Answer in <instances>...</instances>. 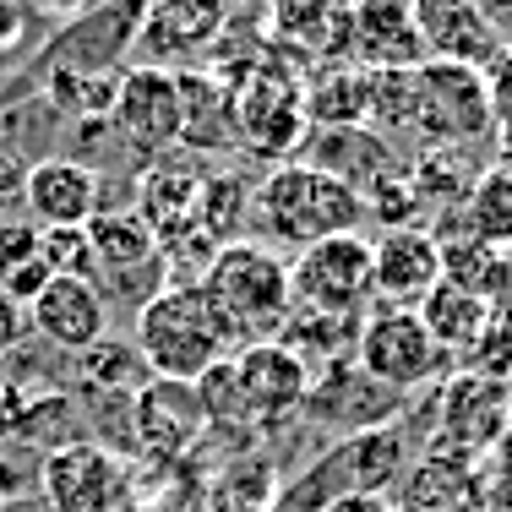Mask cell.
<instances>
[{
	"mask_svg": "<svg viewBox=\"0 0 512 512\" xmlns=\"http://www.w3.org/2000/svg\"><path fill=\"white\" fill-rule=\"evenodd\" d=\"M251 224L267 235L262 246L306 251L327 235H360V224H371V218H365V197L355 186H344V180L289 158V164H273L256 180Z\"/></svg>",
	"mask_w": 512,
	"mask_h": 512,
	"instance_id": "1",
	"label": "cell"
},
{
	"mask_svg": "<svg viewBox=\"0 0 512 512\" xmlns=\"http://www.w3.org/2000/svg\"><path fill=\"white\" fill-rule=\"evenodd\" d=\"M131 344L142 349V360H148V371L158 382H186V387H197L213 365H224L235 355V338H229L224 316L213 311L202 284H186V278H169L137 311Z\"/></svg>",
	"mask_w": 512,
	"mask_h": 512,
	"instance_id": "2",
	"label": "cell"
},
{
	"mask_svg": "<svg viewBox=\"0 0 512 512\" xmlns=\"http://www.w3.org/2000/svg\"><path fill=\"white\" fill-rule=\"evenodd\" d=\"M197 284L213 300V311L224 316L235 349L278 338V327L289 316V262L273 246H262V240L218 246Z\"/></svg>",
	"mask_w": 512,
	"mask_h": 512,
	"instance_id": "3",
	"label": "cell"
},
{
	"mask_svg": "<svg viewBox=\"0 0 512 512\" xmlns=\"http://www.w3.org/2000/svg\"><path fill=\"white\" fill-rule=\"evenodd\" d=\"M229 88H235V137L251 158H262L273 169V164H289V153L306 148V137H311L306 77H295L284 55H273L267 66L246 71Z\"/></svg>",
	"mask_w": 512,
	"mask_h": 512,
	"instance_id": "4",
	"label": "cell"
},
{
	"mask_svg": "<svg viewBox=\"0 0 512 512\" xmlns=\"http://www.w3.org/2000/svg\"><path fill=\"white\" fill-rule=\"evenodd\" d=\"M289 306L333 322H360L376 306L371 284V235H327L316 246L295 251L289 262Z\"/></svg>",
	"mask_w": 512,
	"mask_h": 512,
	"instance_id": "5",
	"label": "cell"
},
{
	"mask_svg": "<svg viewBox=\"0 0 512 512\" xmlns=\"http://www.w3.org/2000/svg\"><path fill=\"white\" fill-rule=\"evenodd\" d=\"M414 142L420 148H480L491 142V93L485 71L425 60L414 71Z\"/></svg>",
	"mask_w": 512,
	"mask_h": 512,
	"instance_id": "6",
	"label": "cell"
},
{
	"mask_svg": "<svg viewBox=\"0 0 512 512\" xmlns=\"http://www.w3.org/2000/svg\"><path fill=\"white\" fill-rule=\"evenodd\" d=\"M365 376L387 393H414V387L436 382L447 355L436 349V338L425 333L420 311L409 306H371L355 327V355Z\"/></svg>",
	"mask_w": 512,
	"mask_h": 512,
	"instance_id": "7",
	"label": "cell"
},
{
	"mask_svg": "<svg viewBox=\"0 0 512 512\" xmlns=\"http://www.w3.org/2000/svg\"><path fill=\"white\" fill-rule=\"evenodd\" d=\"M44 512H115L131 507V458L109 453L93 436L44 453L39 463Z\"/></svg>",
	"mask_w": 512,
	"mask_h": 512,
	"instance_id": "8",
	"label": "cell"
},
{
	"mask_svg": "<svg viewBox=\"0 0 512 512\" xmlns=\"http://www.w3.org/2000/svg\"><path fill=\"white\" fill-rule=\"evenodd\" d=\"M109 126L131 158H164L180 148V77L169 66H126L115 77Z\"/></svg>",
	"mask_w": 512,
	"mask_h": 512,
	"instance_id": "9",
	"label": "cell"
},
{
	"mask_svg": "<svg viewBox=\"0 0 512 512\" xmlns=\"http://www.w3.org/2000/svg\"><path fill=\"white\" fill-rule=\"evenodd\" d=\"M224 371H229V393H235V420L256 425V431H273V425H284L295 409H306L311 371L289 355L278 338L235 349V355L224 360Z\"/></svg>",
	"mask_w": 512,
	"mask_h": 512,
	"instance_id": "10",
	"label": "cell"
},
{
	"mask_svg": "<svg viewBox=\"0 0 512 512\" xmlns=\"http://www.w3.org/2000/svg\"><path fill=\"white\" fill-rule=\"evenodd\" d=\"M235 17V0H142L137 22V55L142 66H169L186 71L207 60L218 33Z\"/></svg>",
	"mask_w": 512,
	"mask_h": 512,
	"instance_id": "11",
	"label": "cell"
},
{
	"mask_svg": "<svg viewBox=\"0 0 512 512\" xmlns=\"http://www.w3.org/2000/svg\"><path fill=\"white\" fill-rule=\"evenodd\" d=\"M409 6H414V28H420L425 60L485 71L502 55L507 33L480 0H409Z\"/></svg>",
	"mask_w": 512,
	"mask_h": 512,
	"instance_id": "12",
	"label": "cell"
},
{
	"mask_svg": "<svg viewBox=\"0 0 512 512\" xmlns=\"http://www.w3.org/2000/svg\"><path fill=\"white\" fill-rule=\"evenodd\" d=\"M344 60L360 71H420L425 44L409 0H355L344 28Z\"/></svg>",
	"mask_w": 512,
	"mask_h": 512,
	"instance_id": "13",
	"label": "cell"
},
{
	"mask_svg": "<svg viewBox=\"0 0 512 512\" xmlns=\"http://www.w3.org/2000/svg\"><path fill=\"white\" fill-rule=\"evenodd\" d=\"M22 207L33 229H88L99 213V169H88L71 153H44L33 158L22 180Z\"/></svg>",
	"mask_w": 512,
	"mask_h": 512,
	"instance_id": "14",
	"label": "cell"
},
{
	"mask_svg": "<svg viewBox=\"0 0 512 512\" xmlns=\"http://www.w3.org/2000/svg\"><path fill=\"white\" fill-rule=\"evenodd\" d=\"M371 284L376 306H420L442 284V246L425 224H398L371 240Z\"/></svg>",
	"mask_w": 512,
	"mask_h": 512,
	"instance_id": "15",
	"label": "cell"
},
{
	"mask_svg": "<svg viewBox=\"0 0 512 512\" xmlns=\"http://www.w3.org/2000/svg\"><path fill=\"white\" fill-rule=\"evenodd\" d=\"M137 22H142V0H104L88 6L82 17L66 22V33L55 39V66H71L82 77H115V60L126 50H137Z\"/></svg>",
	"mask_w": 512,
	"mask_h": 512,
	"instance_id": "16",
	"label": "cell"
},
{
	"mask_svg": "<svg viewBox=\"0 0 512 512\" xmlns=\"http://www.w3.org/2000/svg\"><path fill=\"white\" fill-rule=\"evenodd\" d=\"M28 327L44 338L50 349L77 360L82 349H93L109 333V306L88 278H50L44 295L28 306Z\"/></svg>",
	"mask_w": 512,
	"mask_h": 512,
	"instance_id": "17",
	"label": "cell"
},
{
	"mask_svg": "<svg viewBox=\"0 0 512 512\" xmlns=\"http://www.w3.org/2000/svg\"><path fill=\"white\" fill-rule=\"evenodd\" d=\"M131 431H137V453H148L158 463L191 453V447L202 442V431H207V409H202L197 387L158 382L153 376V382L142 387V398H137V420H131Z\"/></svg>",
	"mask_w": 512,
	"mask_h": 512,
	"instance_id": "18",
	"label": "cell"
},
{
	"mask_svg": "<svg viewBox=\"0 0 512 512\" xmlns=\"http://www.w3.org/2000/svg\"><path fill=\"white\" fill-rule=\"evenodd\" d=\"M180 77V148L191 158H213V153H235V88L224 77H213L207 66H186Z\"/></svg>",
	"mask_w": 512,
	"mask_h": 512,
	"instance_id": "19",
	"label": "cell"
},
{
	"mask_svg": "<svg viewBox=\"0 0 512 512\" xmlns=\"http://www.w3.org/2000/svg\"><path fill=\"white\" fill-rule=\"evenodd\" d=\"M148 382H153V371L131 338L104 333L93 349H82L71 360V398H77V409L82 404H137Z\"/></svg>",
	"mask_w": 512,
	"mask_h": 512,
	"instance_id": "20",
	"label": "cell"
},
{
	"mask_svg": "<svg viewBox=\"0 0 512 512\" xmlns=\"http://www.w3.org/2000/svg\"><path fill=\"white\" fill-rule=\"evenodd\" d=\"M344 28H349V0H267V33L273 44L344 66Z\"/></svg>",
	"mask_w": 512,
	"mask_h": 512,
	"instance_id": "21",
	"label": "cell"
},
{
	"mask_svg": "<svg viewBox=\"0 0 512 512\" xmlns=\"http://www.w3.org/2000/svg\"><path fill=\"white\" fill-rule=\"evenodd\" d=\"M300 164H311V169H322V175H333V180H344V186L365 191L371 180L393 175L398 148H393V142H382L376 131H365V126L311 131L306 148H300Z\"/></svg>",
	"mask_w": 512,
	"mask_h": 512,
	"instance_id": "22",
	"label": "cell"
},
{
	"mask_svg": "<svg viewBox=\"0 0 512 512\" xmlns=\"http://www.w3.org/2000/svg\"><path fill=\"white\" fill-rule=\"evenodd\" d=\"M420 322H425V333L436 338V349H442L447 360H469L474 355V344H480L485 333H491V322H496V311H491V300H480L474 289H463V284H436L431 295L420 300Z\"/></svg>",
	"mask_w": 512,
	"mask_h": 512,
	"instance_id": "23",
	"label": "cell"
},
{
	"mask_svg": "<svg viewBox=\"0 0 512 512\" xmlns=\"http://www.w3.org/2000/svg\"><path fill=\"white\" fill-rule=\"evenodd\" d=\"M507 420H512V414H507L502 382H491V376H474V371H463V376H453V382H447V398H442V431H447V442L485 447Z\"/></svg>",
	"mask_w": 512,
	"mask_h": 512,
	"instance_id": "24",
	"label": "cell"
},
{
	"mask_svg": "<svg viewBox=\"0 0 512 512\" xmlns=\"http://www.w3.org/2000/svg\"><path fill=\"white\" fill-rule=\"evenodd\" d=\"M306 120L311 131H349L365 126V71L360 66H322L306 77Z\"/></svg>",
	"mask_w": 512,
	"mask_h": 512,
	"instance_id": "25",
	"label": "cell"
},
{
	"mask_svg": "<svg viewBox=\"0 0 512 512\" xmlns=\"http://www.w3.org/2000/svg\"><path fill=\"white\" fill-rule=\"evenodd\" d=\"M404 458H409L404 453V436H398L393 425H376V431L349 436V442L333 453V463L349 474V491H371V496L404 474Z\"/></svg>",
	"mask_w": 512,
	"mask_h": 512,
	"instance_id": "26",
	"label": "cell"
},
{
	"mask_svg": "<svg viewBox=\"0 0 512 512\" xmlns=\"http://www.w3.org/2000/svg\"><path fill=\"white\" fill-rule=\"evenodd\" d=\"M251 202H256V186L235 169H218V175H202V197H197V229L213 246H235L240 224H251Z\"/></svg>",
	"mask_w": 512,
	"mask_h": 512,
	"instance_id": "27",
	"label": "cell"
},
{
	"mask_svg": "<svg viewBox=\"0 0 512 512\" xmlns=\"http://www.w3.org/2000/svg\"><path fill=\"white\" fill-rule=\"evenodd\" d=\"M458 224L485 246H512V169L491 164L474 180L469 202L458 207Z\"/></svg>",
	"mask_w": 512,
	"mask_h": 512,
	"instance_id": "28",
	"label": "cell"
},
{
	"mask_svg": "<svg viewBox=\"0 0 512 512\" xmlns=\"http://www.w3.org/2000/svg\"><path fill=\"white\" fill-rule=\"evenodd\" d=\"M485 93H491V142H496V164L512 169V39L502 44V55L485 66Z\"/></svg>",
	"mask_w": 512,
	"mask_h": 512,
	"instance_id": "29",
	"label": "cell"
},
{
	"mask_svg": "<svg viewBox=\"0 0 512 512\" xmlns=\"http://www.w3.org/2000/svg\"><path fill=\"white\" fill-rule=\"evenodd\" d=\"M39 262L55 278H88L93 284V240L88 229H39Z\"/></svg>",
	"mask_w": 512,
	"mask_h": 512,
	"instance_id": "30",
	"label": "cell"
},
{
	"mask_svg": "<svg viewBox=\"0 0 512 512\" xmlns=\"http://www.w3.org/2000/svg\"><path fill=\"white\" fill-rule=\"evenodd\" d=\"M28 169H33L28 148H22V142L11 137L6 126H0V202H6V197H22V180H28Z\"/></svg>",
	"mask_w": 512,
	"mask_h": 512,
	"instance_id": "31",
	"label": "cell"
},
{
	"mask_svg": "<svg viewBox=\"0 0 512 512\" xmlns=\"http://www.w3.org/2000/svg\"><path fill=\"white\" fill-rule=\"evenodd\" d=\"M22 344H28V306H17V300L0 289V360H11Z\"/></svg>",
	"mask_w": 512,
	"mask_h": 512,
	"instance_id": "32",
	"label": "cell"
},
{
	"mask_svg": "<svg viewBox=\"0 0 512 512\" xmlns=\"http://www.w3.org/2000/svg\"><path fill=\"white\" fill-rule=\"evenodd\" d=\"M322 512H387V502L371 496V491H344V496H333Z\"/></svg>",
	"mask_w": 512,
	"mask_h": 512,
	"instance_id": "33",
	"label": "cell"
},
{
	"mask_svg": "<svg viewBox=\"0 0 512 512\" xmlns=\"http://www.w3.org/2000/svg\"><path fill=\"white\" fill-rule=\"evenodd\" d=\"M33 11H44V17H82V11L93 6V0H28Z\"/></svg>",
	"mask_w": 512,
	"mask_h": 512,
	"instance_id": "34",
	"label": "cell"
},
{
	"mask_svg": "<svg viewBox=\"0 0 512 512\" xmlns=\"http://www.w3.org/2000/svg\"><path fill=\"white\" fill-rule=\"evenodd\" d=\"M485 11H491L496 22H502V33H507V17H512V0H480Z\"/></svg>",
	"mask_w": 512,
	"mask_h": 512,
	"instance_id": "35",
	"label": "cell"
},
{
	"mask_svg": "<svg viewBox=\"0 0 512 512\" xmlns=\"http://www.w3.org/2000/svg\"><path fill=\"white\" fill-rule=\"evenodd\" d=\"M502 393H507V414H512V371L502 376Z\"/></svg>",
	"mask_w": 512,
	"mask_h": 512,
	"instance_id": "36",
	"label": "cell"
},
{
	"mask_svg": "<svg viewBox=\"0 0 512 512\" xmlns=\"http://www.w3.org/2000/svg\"><path fill=\"white\" fill-rule=\"evenodd\" d=\"M115 512H142V507H137V502H131V507H115Z\"/></svg>",
	"mask_w": 512,
	"mask_h": 512,
	"instance_id": "37",
	"label": "cell"
},
{
	"mask_svg": "<svg viewBox=\"0 0 512 512\" xmlns=\"http://www.w3.org/2000/svg\"><path fill=\"white\" fill-rule=\"evenodd\" d=\"M28 512H44V507H28Z\"/></svg>",
	"mask_w": 512,
	"mask_h": 512,
	"instance_id": "38",
	"label": "cell"
},
{
	"mask_svg": "<svg viewBox=\"0 0 512 512\" xmlns=\"http://www.w3.org/2000/svg\"><path fill=\"white\" fill-rule=\"evenodd\" d=\"M349 6H355V0H349Z\"/></svg>",
	"mask_w": 512,
	"mask_h": 512,
	"instance_id": "39",
	"label": "cell"
}]
</instances>
